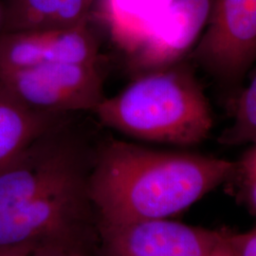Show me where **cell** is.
Segmentation results:
<instances>
[{
  "mask_svg": "<svg viewBox=\"0 0 256 256\" xmlns=\"http://www.w3.org/2000/svg\"><path fill=\"white\" fill-rule=\"evenodd\" d=\"M76 115L0 171V248L58 246L97 254L99 225L90 192L95 144Z\"/></svg>",
  "mask_w": 256,
  "mask_h": 256,
  "instance_id": "6da1fadb",
  "label": "cell"
},
{
  "mask_svg": "<svg viewBox=\"0 0 256 256\" xmlns=\"http://www.w3.org/2000/svg\"><path fill=\"white\" fill-rule=\"evenodd\" d=\"M234 162L110 138L97 144L90 192L99 226L169 220L229 180Z\"/></svg>",
  "mask_w": 256,
  "mask_h": 256,
  "instance_id": "7a4b0ae2",
  "label": "cell"
},
{
  "mask_svg": "<svg viewBox=\"0 0 256 256\" xmlns=\"http://www.w3.org/2000/svg\"><path fill=\"white\" fill-rule=\"evenodd\" d=\"M92 113L128 137L176 146L200 144L214 128L210 102L185 60L134 77Z\"/></svg>",
  "mask_w": 256,
  "mask_h": 256,
  "instance_id": "3957f363",
  "label": "cell"
},
{
  "mask_svg": "<svg viewBox=\"0 0 256 256\" xmlns=\"http://www.w3.org/2000/svg\"><path fill=\"white\" fill-rule=\"evenodd\" d=\"M190 56L223 86L243 82L256 64V0H212L206 27Z\"/></svg>",
  "mask_w": 256,
  "mask_h": 256,
  "instance_id": "277c9868",
  "label": "cell"
},
{
  "mask_svg": "<svg viewBox=\"0 0 256 256\" xmlns=\"http://www.w3.org/2000/svg\"><path fill=\"white\" fill-rule=\"evenodd\" d=\"M0 82L27 106L42 111L93 112L106 98L100 63L0 70Z\"/></svg>",
  "mask_w": 256,
  "mask_h": 256,
  "instance_id": "5b68a950",
  "label": "cell"
},
{
  "mask_svg": "<svg viewBox=\"0 0 256 256\" xmlns=\"http://www.w3.org/2000/svg\"><path fill=\"white\" fill-rule=\"evenodd\" d=\"M224 232L172 218L99 226L96 256H207Z\"/></svg>",
  "mask_w": 256,
  "mask_h": 256,
  "instance_id": "8992f818",
  "label": "cell"
},
{
  "mask_svg": "<svg viewBox=\"0 0 256 256\" xmlns=\"http://www.w3.org/2000/svg\"><path fill=\"white\" fill-rule=\"evenodd\" d=\"M100 62V39L92 21L60 28H36L0 34V70L55 63Z\"/></svg>",
  "mask_w": 256,
  "mask_h": 256,
  "instance_id": "52a82bcc",
  "label": "cell"
},
{
  "mask_svg": "<svg viewBox=\"0 0 256 256\" xmlns=\"http://www.w3.org/2000/svg\"><path fill=\"white\" fill-rule=\"evenodd\" d=\"M212 0H174L144 41L126 57L134 77L176 64L191 54L206 27Z\"/></svg>",
  "mask_w": 256,
  "mask_h": 256,
  "instance_id": "ba28073f",
  "label": "cell"
},
{
  "mask_svg": "<svg viewBox=\"0 0 256 256\" xmlns=\"http://www.w3.org/2000/svg\"><path fill=\"white\" fill-rule=\"evenodd\" d=\"M174 0H97L90 21H96L124 57L144 41L156 20Z\"/></svg>",
  "mask_w": 256,
  "mask_h": 256,
  "instance_id": "9c48e42d",
  "label": "cell"
},
{
  "mask_svg": "<svg viewBox=\"0 0 256 256\" xmlns=\"http://www.w3.org/2000/svg\"><path fill=\"white\" fill-rule=\"evenodd\" d=\"M75 114L32 108L0 82V171L38 138Z\"/></svg>",
  "mask_w": 256,
  "mask_h": 256,
  "instance_id": "30bf717a",
  "label": "cell"
},
{
  "mask_svg": "<svg viewBox=\"0 0 256 256\" xmlns=\"http://www.w3.org/2000/svg\"><path fill=\"white\" fill-rule=\"evenodd\" d=\"M97 0H2V32L78 26L90 21Z\"/></svg>",
  "mask_w": 256,
  "mask_h": 256,
  "instance_id": "8fae6325",
  "label": "cell"
},
{
  "mask_svg": "<svg viewBox=\"0 0 256 256\" xmlns=\"http://www.w3.org/2000/svg\"><path fill=\"white\" fill-rule=\"evenodd\" d=\"M256 140V64L250 82L238 95L232 120L218 138L220 144L238 146Z\"/></svg>",
  "mask_w": 256,
  "mask_h": 256,
  "instance_id": "7c38bea8",
  "label": "cell"
},
{
  "mask_svg": "<svg viewBox=\"0 0 256 256\" xmlns=\"http://www.w3.org/2000/svg\"><path fill=\"white\" fill-rule=\"evenodd\" d=\"M227 182L234 186L238 198L256 218V140L248 144L246 151L234 162Z\"/></svg>",
  "mask_w": 256,
  "mask_h": 256,
  "instance_id": "4fadbf2b",
  "label": "cell"
},
{
  "mask_svg": "<svg viewBox=\"0 0 256 256\" xmlns=\"http://www.w3.org/2000/svg\"><path fill=\"white\" fill-rule=\"evenodd\" d=\"M232 246L238 256H256V225L243 232H229Z\"/></svg>",
  "mask_w": 256,
  "mask_h": 256,
  "instance_id": "5bb4252c",
  "label": "cell"
},
{
  "mask_svg": "<svg viewBox=\"0 0 256 256\" xmlns=\"http://www.w3.org/2000/svg\"><path fill=\"white\" fill-rule=\"evenodd\" d=\"M30 256H90L82 252L58 246H43L37 247Z\"/></svg>",
  "mask_w": 256,
  "mask_h": 256,
  "instance_id": "9a60e30c",
  "label": "cell"
},
{
  "mask_svg": "<svg viewBox=\"0 0 256 256\" xmlns=\"http://www.w3.org/2000/svg\"><path fill=\"white\" fill-rule=\"evenodd\" d=\"M229 232L228 230H225L223 236L207 256H238L230 242Z\"/></svg>",
  "mask_w": 256,
  "mask_h": 256,
  "instance_id": "2e32d148",
  "label": "cell"
},
{
  "mask_svg": "<svg viewBox=\"0 0 256 256\" xmlns=\"http://www.w3.org/2000/svg\"><path fill=\"white\" fill-rule=\"evenodd\" d=\"M34 248L30 245L0 248V256H30Z\"/></svg>",
  "mask_w": 256,
  "mask_h": 256,
  "instance_id": "e0dca14e",
  "label": "cell"
},
{
  "mask_svg": "<svg viewBox=\"0 0 256 256\" xmlns=\"http://www.w3.org/2000/svg\"><path fill=\"white\" fill-rule=\"evenodd\" d=\"M4 20H5V12H4V6L2 0H0V34L4 27Z\"/></svg>",
  "mask_w": 256,
  "mask_h": 256,
  "instance_id": "ac0fdd59",
  "label": "cell"
}]
</instances>
